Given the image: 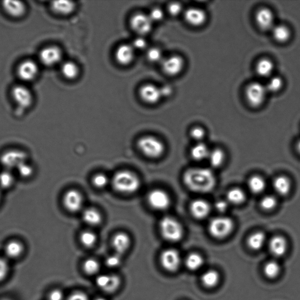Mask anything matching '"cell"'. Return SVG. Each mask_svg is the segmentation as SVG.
Returning <instances> with one entry per match:
<instances>
[{"mask_svg": "<svg viewBox=\"0 0 300 300\" xmlns=\"http://www.w3.org/2000/svg\"><path fill=\"white\" fill-rule=\"evenodd\" d=\"M188 189L196 193H208L213 190L217 184L216 177L211 169L193 168L188 169L183 177Z\"/></svg>", "mask_w": 300, "mask_h": 300, "instance_id": "obj_1", "label": "cell"}, {"mask_svg": "<svg viewBox=\"0 0 300 300\" xmlns=\"http://www.w3.org/2000/svg\"><path fill=\"white\" fill-rule=\"evenodd\" d=\"M114 189L121 193H132L137 191L140 181L137 175L129 171L118 172L112 181Z\"/></svg>", "mask_w": 300, "mask_h": 300, "instance_id": "obj_2", "label": "cell"}, {"mask_svg": "<svg viewBox=\"0 0 300 300\" xmlns=\"http://www.w3.org/2000/svg\"><path fill=\"white\" fill-rule=\"evenodd\" d=\"M160 228L163 237L166 241L177 242L183 238V226L173 218L166 217L163 218L160 222Z\"/></svg>", "mask_w": 300, "mask_h": 300, "instance_id": "obj_3", "label": "cell"}, {"mask_svg": "<svg viewBox=\"0 0 300 300\" xmlns=\"http://www.w3.org/2000/svg\"><path fill=\"white\" fill-rule=\"evenodd\" d=\"M234 223L228 217H219L214 218L208 225L209 233L212 237L219 239L228 237L233 231Z\"/></svg>", "mask_w": 300, "mask_h": 300, "instance_id": "obj_4", "label": "cell"}, {"mask_svg": "<svg viewBox=\"0 0 300 300\" xmlns=\"http://www.w3.org/2000/svg\"><path fill=\"white\" fill-rule=\"evenodd\" d=\"M268 92L265 84L253 82L248 84L245 90L246 101L252 108L260 107L265 101Z\"/></svg>", "mask_w": 300, "mask_h": 300, "instance_id": "obj_5", "label": "cell"}, {"mask_svg": "<svg viewBox=\"0 0 300 300\" xmlns=\"http://www.w3.org/2000/svg\"><path fill=\"white\" fill-rule=\"evenodd\" d=\"M138 146L141 152L150 158H158L164 152L163 142L152 136H145L138 141Z\"/></svg>", "mask_w": 300, "mask_h": 300, "instance_id": "obj_6", "label": "cell"}, {"mask_svg": "<svg viewBox=\"0 0 300 300\" xmlns=\"http://www.w3.org/2000/svg\"><path fill=\"white\" fill-rule=\"evenodd\" d=\"M11 96L20 110H25L32 106L34 96L31 90L24 84H17L11 89Z\"/></svg>", "mask_w": 300, "mask_h": 300, "instance_id": "obj_7", "label": "cell"}, {"mask_svg": "<svg viewBox=\"0 0 300 300\" xmlns=\"http://www.w3.org/2000/svg\"><path fill=\"white\" fill-rule=\"evenodd\" d=\"M39 66L35 60L26 59L18 65L17 73L18 78L24 82H30L37 78Z\"/></svg>", "mask_w": 300, "mask_h": 300, "instance_id": "obj_8", "label": "cell"}, {"mask_svg": "<svg viewBox=\"0 0 300 300\" xmlns=\"http://www.w3.org/2000/svg\"><path fill=\"white\" fill-rule=\"evenodd\" d=\"M27 162V154L23 151L11 150L3 153L0 158V163L5 169L11 171L16 169L21 164Z\"/></svg>", "mask_w": 300, "mask_h": 300, "instance_id": "obj_9", "label": "cell"}, {"mask_svg": "<svg viewBox=\"0 0 300 300\" xmlns=\"http://www.w3.org/2000/svg\"><path fill=\"white\" fill-rule=\"evenodd\" d=\"M62 53L56 46H48L42 48L39 54V62L47 67L54 66L61 62Z\"/></svg>", "mask_w": 300, "mask_h": 300, "instance_id": "obj_10", "label": "cell"}, {"mask_svg": "<svg viewBox=\"0 0 300 300\" xmlns=\"http://www.w3.org/2000/svg\"><path fill=\"white\" fill-rule=\"evenodd\" d=\"M163 268L169 272L178 271L181 264L180 254L174 248H168L163 251L160 257Z\"/></svg>", "mask_w": 300, "mask_h": 300, "instance_id": "obj_11", "label": "cell"}, {"mask_svg": "<svg viewBox=\"0 0 300 300\" xmlns=\"http://www.w3.org/2000/svg\"><path fill=\"white\" fill-rule=\"evenodd\" d=\"M148 202L151 207L157 211H164L168 208L171 200L167 193L161 190L152 191L148 195Z\"/></svg>", "mask_w": 300, "mask_h": 300, "instance_id": "obj_12", "label": "cell"}, {"mask_svg": "<svg viewBox=\"0 0 300 300\" xmlns=\"http://www.w3.org/2000/svg\"><path fill=\"white\" fill-rule=\"evenodd\" d=\"M153 21L148 15L137 13L130 20V26L134 31L141 35L148 34L152 29Z\"/></svg>", "mask_w": 300, "mask_h": 300, "instance_id": "obj_13", "label": "cell"}, {"mask_svg": "<svg viewBox=\"0 0 300 300\" xmlns=\"http://www.w3.org/2000/svg\"><path fill=\"white\" fill-rule=\"evenodd\" d=\"M255 20L257 26L262 31H269L275 26L274 14L268 8L259 9L256 13Z\"/></svg>", "mask_w": 300, "mask_h": 300, "instance_id": "obj_14", "label": "cell"}, {"mask_svg": "<svg viewBox=\"0 0 300 300\" xmlns=\"http://www.w3.org/2000/svg\"><path fill=\"white\" fill-rule=\"evenodd\" d=\"M96 283L105 292L112 293L119 289L121 281L116 275L101 274L97 277Z\"/></svg>", "mask_w": 300, "mask_h": 300, "instance_id": "obj_15", "label": "cell"}, {"mask_svg": "<svg viewBox=\"0 0 300 300\" xmlns=\"http://www.w3.org/2000/svg\"><path fill=\"white\" fill-rule=\"evenodd\" d=\"M162 64L163 71L165 74L171 77L180 74L184 67L183 57L178 55H173L164 59Z\"/></svg>", "mask_w": 300, "mask_h": 300, "instance_id": "obj_16", "label": "cell"}, {"mask_svg": "<svg viewBox=\"0 0 300 300\" xmlns=\"http://www.w3.org/2000/svg\"><path fill=\"white\" fill-rule=\"evenodd\" d=\"M63 204L66 210L69 212H78L82 207V196L77 190H69L63 196Z\"/></svg>", "mask_w": 300, "mask_h": 300, "instance_id": "obj_17", "label": "cell"}, {"mask_svg": "<svg viewBox=\"0 0 300 300\" xmlns=\"http://www.w3.org/2000/svg\"><path fill=\"white\" fill-rule=\"evenodd\" d=\"M185 20L188 24L193 27L204 25L207 20V14L204 10L197 7H191L185 12Z\"/></svg>", "mask_w": 300, "mask_h": 300, "instance_id": "obj_18", "label": "cell"}, {"mask_svg": "<svg viewBox=\"0 0 300 300\" xmlns=\"http://www.w3.org/2000/svg\"><path fill=\"white\" fill-rule=\"evenodd\" d=\"M139 95L142 101L148 104H155L162 98L160 88L151 84L142 86L139 90Z\"/></svg>", "mask_w": 300, "mask_h": 300, "instance_id": "obj_19", "label": "cell"}, {"mask_svg": "<svg viewBox=\"0 0 300 300\" xmlns=\"http://www.w3.org/2000/svg\"><path fill=\"white\" fill-rule=\"evenodd\" d=\"M2 7L6 14L15 18L22 17L27 11L26 4L20 1L6 0L2 2Z\"/></svg>", "mask_w": 300, "mask_h": 300, "instance_id": "obj_20", "label": "cell"}, {"mask_svg": "<svg viewBox=\"0 0 300 300\" xmlns=\"http://www.w3.org/2000/svg\"><path fill=\"white\" fill-rule=\"evenodd\" d=\"M190 211L192 216L196 219H205L210 213V205L204 199H196L191 204Z\"/></svg>", "mask_w": 300, "mask_h": 300, "instance_id": "obj_21", "label": "cell"}, {"mask_svg": "<svg viewBox=\"0 0 300 300\" xmlns=\"http://www.w3.org/2000/svg\"><path fill=\"white\" fill-rule=\"evenodd\" d=\"M269 248L273 256L282 257L286 254L288 249L287 241L283 236H275L270 241Z\"/></svg>", "mask_w": 300, "mask_h": 300, "instance_id": "obj_22", "label": "cell"}, {"mask_svg": "<svg viewBox=\"0 0 300 300\" xmlns=\"http://www.w3.org/2000/svg\"><path fill=\"white\" fill-rule=\"evenodd\" d=\"M117 61L121 65H127L131 63L135 57V49L132 45H122L118 47L116 54Z\"/></svg>", "mask_w": 300, "mask_h": 300, "instance_id": "obj_23", "label": "cell"}, {"mask_svg": "<svg viewBox=\"0 0 300 300\" xmlns=\"http://www.w3.org/2000/svg\"><path fill=\"white\" fill-rule=\"evenodd\" d=\"M131 241L129 236L124 233H119L114 236L112 241L114 249L116 251V253L122 255L128 250Z\"/></svg>", "mask_w": 300, "mask_h": 300, "instance_id": "obj_24", "label": "cell"}, {"mask_svg": "<svg viewBox=\"0 0 300 300\" xmlns=\"http://www.w3.org/2000/svg\"><path fill=\"white\" fill-rule=\"evenodd\" d=\"M50 7L54 13L60 16H68L75 10L74 2L68 1H55L51 3Z\"/></svg>", "mask_w": 300, "mask_h": 300, "instance_id": "obj_25", "label": "cell"}, {"mask_svg": "<svg viewBox=\"0 0 300 300\" xmlns=\"http://www.w3.org/2000/svg\"><path fill=\"white\" fill-rule=\"evenodd\" d=\"M274 69V65L272 60L264 57L257 62L256 71L257 74L262 78H271Z\"/></svg>", "mask_w": 300, "mask_h": 300, "instance_id": "obj_26", "label": "cell"}, {"mask_svg": "<svg viewBox=\"0 0 300 300\" xmlns=\"http://www.w3.org/2000/svg\"><path fill=\"white\" fill-rule=\"evenodd\" d=\"M273 189L277 194L281 196H286L290 192L292 189V183L289 178L286 176H278L274 179L273 181Z\"/></svg>", "mask_w": 300, "mask_h": 300, "instance_id": "obj_27", "label": "cell"}, {"mask_svg": "<svg viewBox=\"0 0 300 300\" xmlns=\"http://www.w3.org/2000/svg\"><path fill=\"white\" fill-rule=\"evenodd\" d=\"M24 250V245L20 241H11L6 244L4 253L8 258L16 259L22 255Z\"/></svg>", "mask_w": 300, "mask_h": 300, "instance_id": "obj_28", "label": "cell"}, {"mask_svg": "<svg viewBox=\"0 0 300 300\" xmlns=\"http://www.w3.org/2000/svg\"><path fill=\"white\" fill-rule=\"evenodd\" d=\"M201 283L206 288L212 289L217 286L220 280L219 273L213 269L208 270L204 273L201 277Z\"/></svg>", "mask_w": 300, "mask_h": 300, "instance_id": "obj_29", "label": "cell"}, {"mask_svg": "<svg viewBox=\"0 0 300 300\" xmlns=\"http://www.w3.org/2000/svg\"><path fill=\"white\" fill-rule=\"evenodd\" d=\"M266 241V235L262 232H256L248 236L247 244L253 250H259L264 246Z\"/></svg>", "mask_w": 300, "mask_h": 300, "instance_id": "obj_30", "label": "cell"}, {"mask_svg": "<svg viewBox=\"0 0 300 300\" xmlns=\"http://www.w3.org/2000/svg\"><path fill=\"white\" fill-rule=\"evenodd\" d=\"M272 34L275 40L279 43H285L289 40L291 31L289 28L283 24L275 26L272 29Z\"/></svg>", "mask_w": 300, "mask_h": 300, "instance_id": "obj_31", "label": "cell"}, {"mask_svg": "<svg viewBox=\"0 0 300 300\" xmlns=\"http://www.w3.org/2000/svg\"><path fill=\"white\" fill-rule=\"evenodd\" d=\"M186 266L191 271H198L204 265V259L201 254L192 253L189 254L186 259Z\"/></svg>", "mask_w": 300, "mask_h": 300, "instance_id": "obj_32", "label": "cell"}, {"mask_svg": "<svg viewBox=\"0 0 300 300\" xmlns=\"http://www.w3.org/2000/svg\"><path fill=\"white\" fill-rule=\"evenodd\" d=\"M226 200L229 204L241 205L246 200V195L243 190L239 188H234L227 193Z\"/></svg>", "mask_w": 300, "mask_h": 300, "instance_id": "obj_33", "label": "cell"}, {"mask_svg": "<svg viewBox=\"0 0 300 300\" xmlns=\"http://www.w3.org/2000/svg\"><path fill=\"white\" fill-rule=\"evenodd\" d=\"M247 184L248 189L254 194H259L263 192L266 186L264 179L259 175H254L250 178Z\"/></svg>", "mask_w": 300, "mask_h": 300, "instance_id": "obj_34", "label": "cell"}, {"mask_svg": "<svg viewBox=\"0 0 300 300\" xmlns=\"http://www.w3.org/2000/svg\"><path fill=\"white\" fill-rule=\"evenodd\" d=\"M210 153V151L209 150L207 145L202 142H198L191 150V156L193 160L202 161L208 159Z\"/></svg>", "mask_w": 300, "mask_h": 300, "instance_id": "obj_35", "label": "cell"}, {"mask_svg": "<svg viewBox=\"0 0 300 300\" xmlns=\"http://www.w3.org/2000/svg\"><path fill=\"white\" fill-rule=\"evenodd\" d=\"M60 71L63 77L70 80L77 78L80 72L77 65L72 61L63 62L60 67Z\"/></svg>", "mask_w": 300, "mask_h": 300, "instance_id": "obj_36", "label": "cell"}, {"mask_svg": "<svg viewBox=\"0 0 300 300\" xmlns=\"http://www.w3.org/2000/svg\"><path fill=\"white\" fill-rule=\"evenodd\" d=\"M83 219L91 226H97L102 222L101 214L94 208H88L83 212Z\"/></svg>", "mask_w": 300, "mask_h": 300, "instance_id": "obj_37", "label": "cell"}, {"mask_svg": "<svg viewBox=\"0 0 300 300\" xmlns=\"http://www.w3.org/2000/svg\"><path fill=\"white\" fill-rule=\"evenodd\" d=\"M263 272L267 278L270 279H274L280 274L281 267L277 262L271 260L267 262L263 268Z\"/></svg>", "mask_w": 300, "mask_h": 300, "instance_id": "obj_38", "label": "cell"}, {"mask_svg": "<svg viewBox=\"0 0 300 300\" xmlns=\"http://www.w3.org/2000/svg\"><path fill=\"white\" fill-rule=\"evenodd\" d=\"M225 159V153L219 148H217V149L210 151L208 157L209 162L213 168L219 167L223 164Z\"/></svg>", "mask_w": 300, "mask_h": 300, "instance_id": "obj_39", "label": "cell"}, {"mask_svg": "<svg viewBox=\"0 0 300 300\" xmlns=\"http://www.w3.org/2000/svg\"><path fill=\"white\" fill-rule=\"evenodd\" d=\"M15 181L14 175L10 170L5 169L0 172V189L8 190L13 187Z\"/></svg>", "mask_w": 300, "mask_h": 300, "instance_id": "obj_40", "label": "cell"}, {"mask_svg": "<svg viewBox=\"0 0 300 300\" xmlns=\"http://www.w3.org/2000/svg\"><path fill=\"white\" fill-rule=\"evenodd\" d=\"M265 86L268 93H277L282 88L283 80L282 78L277 76H272L271 78H269Z\"/></svg>", "mask_w": 300, "mask_h": 300, "instance_id": "obj_41", "label": "cell"}, {"mask_svg": "<svg viewBox=\"0 0 300 300\" xmlns=\"http://www.w3.org/2000/svg\"><path fill=\"white\" fill-rule=\"evenodd\" d=\"M83 270L87 274L95 275L101 270V266L96 259H89L84 262Z\"/></svg>", "mask_w": 300, "mask_h": 300, "instance_id": "obj_42", "label": "cell"}, {"mask_svg": "<svg viewBox=\"0 0 300 300\" xmlns=\"http://www.w3.org/2000/svg\"><path fill=\"white\" fill-rule=\"evenodd\" d=\"M277 201L276 198L273 195H266L260 201V207L263 210L271 211L276 207Z\"/></svg>", "mask_w": 300, "mask_h": 300, "instance_id": "obj_43", "label": "cell"}, {"mask_svg": "<svg viewBox=\"0 0 300 300\" xmlns=\"http://www.w3.org/2000/svg\"><path fill=\"white\" fill-rule=\"evenodd\" d=\"M97 237L95 233L91 231H84L81 236V243L86 247H92L95 245Z\"/></svg>", "mask_w": 300, "mask_h": 300, "instance_id": "obj_44", "label": "cell"}, {"mask_svg": "<svg viewBox=\"0 0 300 300\" xmlns=\"http://www.w3.org/2000/svg\"><path fill=\"white\" fill-rule=\"evenodd\" d=\"M18 173L21 177L28 178L34 174V168L28 162H24L17 168Z\"/></svg>", "mask_w": 300, "mask_h": 300, "instance_id": "obj_45", "label": "cell"}, {"mask_svg": "<svg viewBox=\"0 0 300 300\" xmlns=\"http://www.w3.org/2000/svg\"><path fill=\"white\" fill-rule=\"evenodd\" d=\"M163 56L162 51L158 48H150V49L147 51V59L151 62H162L164 59Z\"/></svg>", "mask_w": 300, "mask_h": 300, "instance_id": "obj_46", "label": "cell"}, {"mask_svg": "<svg viewBox=\"0 0 300 300\" xmlns=\"http://www.w3.org/2000/svg\"><path fill=\"white\" fill-rule=\"evenodd\" d=\"M122 255L117 253L112 254L106 260V264L109 268H116L122 263Z\"/></svg>", "mask_w": 300, "mask_h": 300, "instance_id": "obj_47", "label": "cell"}, {"mask_svg": "<svg viewBox=\"0 0 300 300\" xmlns=\"http://www.w3.org/2000/svg\"><path fill=\"white\" fill-rule=\"evenodd\" d=\"M93 183L96 187L102 189L108 184L109 179L105 174H99L93 178Z\"/></svg>", "mask_w": 300, "mask_h": 300, "instance_id": "obj_48", "label": "cell"}, {"mask_svg": "<svg viewBox=\"0 0 300 300\" xmlns=\"http://www.w3.org/2000/svg\"><path fill=\"white\" fill-rule=\"evenodd\" d=\"M9 272V265L5 258L0 257V282L7 277Z\"/></svg>", "mask_w": 300, "mask_h": 300, "instance_id": "obj_49", "label": "cell"}, {"mask_svg": "<svg viewBox=\"0 0 300 300\" xmlns=\"http://www.w3.org/2000/svg\"><path fill=\"white\" fill-rule=\"evenodd\" d=\"M191 136L195 140L201 141L204 138L205 136V131L204 129L201 127H195L191 130Z\"/></svg>", "mask_w": 300, "mask_h": 300, "instance_id": "obj_50", "label": "cell"}, {"mask_svg": "<svg viewBox=\"0 0 300 300\" xmlns=\"http://www.w3.org/2000/svg\"><path fill=\"white\" fill-rule=\"evenodd\" d=\"M168 11L172 16L176 17L183 11V6L179 2H172L168 5Z\"/></svg>", "mask_w": 300, "mask_h": 300, "instance_id": "obj_51", "label": "cell"}, {"mask_svg": "<svg viewBox=\"0 0 300 300\" xmlns=\"http://www.w3.org/2000/svg\"><path fill=\"white\" fill-rule=\"evenodd\" d=\"M150 19L153 22L155 21H160L164 17V13L162 9L159 8H154L151 10L150 13L148 15Z\"/></svg>", "mask_w": 300, "mask_h": 300, "instance_id": "obj_52", "label": "cell"}, {"mask_svg": "<svg viewBox=\"0 0 300 300\" xmlns=\"http://www.w3.org/2000/svg\"><path fill=\"white\" fill-rule=\"evenodd\" d=\"M48 300H64V295L61 290L55 289L48 295Z\"/></svg>", "mask_w": 300, "mask_h": 300, "instance_id": "obj_53", "label": "cell"}, {"mask_svg": "<svg viewBox=\"0 0 300 300\" xmlns=\"http://www.w3.org/2000/svg\"><path fill=\"white\" fill-rule=\"evenodd\" d=\"M229 204V202L226 200H219L215 203V208L217 211L223 213L228 210Z\"/></svg>", "mask_w": 300, "mask_h": 300, "instance_id": "obj_54", "label": "cell"}, {"mask_svg": "<svg viewBox=\"0 0 300 300\" xmlns=\"http://www.w3.org/2000/svg\"><path fill=\"white\" fill-rule=\"evenodd\" d=\"M147 42L142 37L136 38L133 42L132 47L134 49L138 50H144L147 47Z\"/></svg>", "mask_w": 300, "mask_h": 300, "instance_id": "obj_55", "label": "cell"}, {"mask_svg": "<svg viewBox=\"0 0 300 300\" xmlns=\"http://www.w3.org/2000/svg\"><path fill=\"white\" fill-rule=\"evenodd\" d=\"M68 300H89V298L85 293L77 292L72 293V295L69 296Z\"/></svg>", "mask_w": 300, "mask_h": 300, "instance_id": "obj_56", "label": "cell"}, {"mask_svg": "<svg viewBox=\"0 0 300 300\" xmlns=\"http://www.w3.org/2000/svg\"><path fill=\"white\" fill-rule=\"evenodd\" d=\"M161 94L162 97H168L171 95L172 93V89L170 86L166 85L163 86L160 88Z\"/></svg>", "mask_w": 300, "mask_h": 300, "instance_id": "obj_57", "label": "cell"}, {"mask_svg": "<svg viewBox=\"0 0 300 300\" xmlns=\"http://www.w3.org/2000/svg\"><path fill=\"white\" fill-rule=\"evenodd\" d=\"M296 149L298 150V153L300 154V140L298 142V143H297Z\"/></svg>", "mask_w": 300, "mask_h": 300, "instance_id": "obj_58", "label": "cell"}, {"mask_svg": "<svg viewBox=\"0 0 300 300\" xmlns=\"http://www.w3.org/2000/svg\"><path fill=\"white\" fill-rule=\"evenodd\" d=\"M1 199H2V192H1V190L0 189V203H1Z\"/></svg>", "mask_w": 300, "mask_h": 300, "instance_id": "obj_59", "label": "cell"}, {"mask_svg": "<svg viewBox=\"0 0 300 300\" xmlns=\"http://www.w3.org/2000/svg\"><path fill=\"white\" fill-rule=\"evenodd\" d=\"M95 300H106V299L103 298H99L96 299Z\"/></svg>", "mask_w": 300, "mask_h": 300, "instance_id": "obj_60", "label": "cell"}, {"mask_svg": "<svg viewBox=\"0 0 300 300\" xmlns=\"http://www.w3.org/2000/svg\"><path fill=\"white\" fill-rule=\"evenodd\" d=\"M1 300H12L10 299H1Z\"/></svg>", "mask_w": 300, "mask_h": 300, "instance_id": "obj_61", "label": "cell"}]
</instances>
